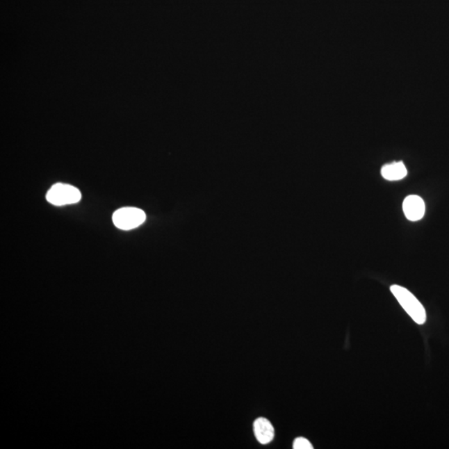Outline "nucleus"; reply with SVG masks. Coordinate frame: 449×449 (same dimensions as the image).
Masks as SVG:
<instances>
[{
  "instance_id": "nucleus-1",
  "label": "nucleus",
  "mask_w": 449,
  "mask_h": 449,
  "mask_svg": "<svg viewBox=\"0 0 449 449\" xmlns=\"http://www.w3.org/2000/svg\"><path fill=\"white\" fill-rule=\"evenodd\" d=\"M391 291L415 323L418 325L425 323L427 319L425 309L409 290L400 286L393 285L391 287Z\"/></svg>"
},
{
  "instance_id": "nucleus-2",
  "label": "nucleus",
  "mask_w": 449,
  "mask_h": 449,
  "mask_svg": "<svg viewBox=\"0 0 449 449\" xmlns=\"http://www.w3.org/2000/svg\"><path fill=\"white\" fill-rule=\"evenodd\" d=\"M80 190L69 184H54L46 195L47 201L54 206L75 204L81 200Z\"/></svg>"
},
{
  "instance_id": "nucleus-5",
  "label": "nucleus",
  "mask_w": 449,
  "mask_h": 449,
  "mask_svg": "<svg viewBox=\"0 0 449 449\" xmlns=\"http://www.w3.org/2000/svg\"><path fill=\"white\" fill-rule=\"evenodd\" d=\"M257 441L261 444H268L275 437V430L268 418H257L253 425Z\"/></svg>"
},
{
  "instance_id": "nucleus-3",
  "label": "nucleus",
  "mask_w": 449,
  "mask_h": 449,
  "mask_svg": "<svg viewBox=\"0 0 449 449\" xmlns=\"http://www.w3.org/2000/svg\"><path fill=\"white\" fill-rule=\"evenodd\" d=\"M145 220V213L136 207H124L116 211L113 215V222L115 227L124 231L133 230L141 226Z\"/></svg>"
},
{
  "instance_id": "nucleus-6",
  "label": "nucleus",
  "mask_w": 449,
  "mask_h": 449,
  "mask_svg": "<svg viewBox=\"0 0 449 449\" xmlns=\"http://www.w3.org/2000/svg\"><path fill=\"white\" fill-rule=\"evenodd\" d=\"M407 173L405 165L402 162L386 164L381 169V175L388 181L404 179Z\"/></svg>"
},
{
  "instance_id": "nucleus-4",
  "label": "nucleus",
  "mask_w": 449,
  "mask_h": 449,
  "mask_svg": "<svg viewBox=\"0 0 449 449\" xmlns=\"http://www.w3.org/2000/svg\"><path fill=\"white\" fill-rule=\"evenodd\" d=\"M403 210L407 219L411 222H417L425 214V203L421 197L411 195L405 199Z\"/></svg>"
},
{
  "instance_id": "nucleus-7",
  "label": "nucleus",
  "mask_w": 449,
  "mask_h": 449,
  "mask_svg": "<svg viewBox=\"0 0 449 449\" xmlns=\"http://www.w3.org/2000/svg\"><path fill=\"white\" fill-rule=\"evenodd\" d=\"M294 449H313L314 447L308 439L300 437L295 439L293 443Z\"/></svg>"
}]
</instances>
